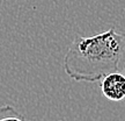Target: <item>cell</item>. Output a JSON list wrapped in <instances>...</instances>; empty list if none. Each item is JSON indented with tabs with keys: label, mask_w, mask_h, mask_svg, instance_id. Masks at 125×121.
Instances as JSON below:
<instances>
[{
	"label": "cell",
	"mask_w": 125,
	"mask_h": 121,
	"mask_svg": "<svg viewBox=\"0 0 125 121\" xmlns=\"http://www.w3.org/2000/svg\"><path fill=\"white\" fill-rule=\"evenodd\" d=\"M125 54V33L115 28L88 37L76 36L64 57V70L75 81H102L119 71V62Z\"/></svg>",
	"instance_id": "obj_1"
},
{
	"label": "cell",
	"mask_w": 125,
	"mask_h": 121,
	"mask_svg": "<svg viewBox=\"0 0 125 121\" xmlns=\"http://www.w3.org/2000/svg\"><path fill=\"white\" fill-rule=\"evenodd\" d=\"M103 97L111 101L125 100V77L122 72H112L101 81L100 84Z\"/></svg>",
	"instance_id": "obj_2"
},
{
	"label": "cell",
	"mask_w": 125,
	"mask_h": 121,
	"mask_svg": "<svg viewBox=\"0 0 125 121\" xmlns=\"http://www.w3.org/2000/svg\"><path fill=\"white\" fill-rule=\"evenodd\" d=\"M0 121H27L22 115H20L18 111L10 106L5 105L0 107Z\"/></svg>",
	"instance_id": "obj_3"
},
{
	"label": "cell",
	"mask_w": 125,
	"mask_h": 121,
	"mask_svg": "<svg viewBox=\"0 0 125 121\" xmlns=\"http://www.w3.org/2000/svg\"><path fill=\"white\" fill-rule=\"evenodd\" d=\"M122 73H123V75H124V77H125V67L122 70ZM124 101H125V100H124Z\"/></svg>",
	"instance_id": "obj_4"
},
{
	"label": "cell",
	"mask_w": 125,
	"mask_h": 121,
	"mask_svg": "<svg viewBox=\"0 0 125 121\" xmlns=\"http://www.w3.org/2000/svg\"><path fill=\"white\" fill-rule=\"evenodd\" d=\"M59 121H62V120H59Z\"/></svg>",
	"instance_id": "obj_5"
}]
</instances>
